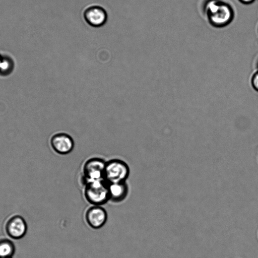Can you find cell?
Returning a JSON list of instances; mask_svg holds the SVG:
<instances>
[{"label": "cell", "instance_id": "cell-12", "mask_svg": "<svg viewBox=\"0 0 258 258\" xmlns=\"http://www.w3.org/2000/svg\"><path fill=\"white\" fill-rule=\"evenodd\" d=\"M252 84L253 88L258 91V72L255 73L252 77Z\"/></svg>", "mask_w": 258, "mask_h": 258}, {"label": "cell", "instance_id": "cell-5", "mask_svg": "<svg viewBox=\"0 0 258 258\" xmlns=\"http://www.w3.org/2000/svg\"><path fill=\"white\" fill-rule=\"evenodd\" d=\"M5 228L7 234L11 238L19 239L25 235L27 231V225L23 217L15 215L7 220Z\"/></svg>", "mask_w": 258, "mask_h": 258}, {"label": "cell", "instance_id": "cell-9", "mask_svg": "<svg viewBox=\"0 0 258 258\" xmlns=\"http://www.w3.org/2000/svg\"><path fill=\"white\" fill-rule=\"evenodd\" d=\"M109 201L115 203L123 201L128 193L126 182L108 183Z\"/></svg>", "mask_w": 258, "mask_h": 258}, {"label": "cell", "instance_id": "cell-2", "mask_svg": "<svg viewBox=\"0 0 258 258\" xmlns=\"http://www.w3.org/2000/svg\"><path fill=\"white\" fill-rule=\"evenodd\" d=\"M84 196L93 206H102L109 201L108 183L104 179L84 184Z\"/></svg>", "mask_w": 258, "mask_h": 258}, {"label": "cell", "instance_id": "cell-10", "mask_svg": "<svg viewBox=\"0 0 258 258\" xmlns=\"http://www.w3.org/2000/svg\"><path fill=\"white\" fill-rule=\"evenodd\" d=\"M15 62L13 58L8 55H1L0 58V76L7 77L14 70Z\"/></svg>", "mask_w": 258, "mask_h": 258}, {"label": "cell", "instance_id": "cell-1", "mask_svg": "<svg viewBox=\"0 0 258 258\" xmlns=\"http://www.w3.org/2000/svg\"><path fill=\"white\" fill-rule=\"evenodd\" d=\"M203 10L210 24L216 28L228 26L234 17L232 7L223 0H206Z\"/></svg>", "mask_w": 258, "mask_h": 258}, {"label": "cell", "instance_id": "cell-7", "mask_svg": "<svg viewBox=\"0 0 258 258\" xmlns=\"http://www.w3.org/2000/svg\"><path fill=\"white\" fill-rule=\"evenodd\" d=\"M50 143L54 151L60 155L68 154L74 148L73 138L64 133H58L53 135L50 138Z\"/></svg>", "mask_w": 258, "mask_h": 258}, {"label": "cell", "instance_id": "cell-8", "mask_svg": "<svg viewBox=\"0 0 258 258\" xmlns=\"http://www.w3.org/2000/svg\"><path fill=\"white\" fill-rule=\"evenodd\" d=\"M84 17L86 22L93 27H100L106 22L107 15L105 10L99 6H91L86 9Z\"/></svg>", "mask_w": 258, "mask_h": 258}, {"label": "cell", "instance_id": "cell-6", "mask_svg": "<svg viewBox=\"0 0 258 258\" xmlns=\"http://www.w3.org/2000/svg\"><path fill=\"white\" fill-rule=\"evenodd\" d=\"M87 224L94 229L102 228L106 223L108 215L101 206H92L86 211L85 215Z\"/></svg>", "mask_w": 258, "mask_h": 258}, {"label": "cell", "instance_id": "cell-13", "mask_svg": "<svg viewBox=\"0 0 258 258\" xmlns=\"http://www.w3.org/2000/svg\"><path fill=\"white\" fill-rule=\"evenodd\" d=\"M241 4L244 5H249L252 4L255 0H238Z\"/></svg>", "mask_w": 258, "mask_h": 258}, {"label": "cell", "instance_id": "cell-4", "mask_svg": "<svg viewBox=\"0 0 258 258\" xmlns=\"http://www.w3.org/2000/svg\"><path fill=\"white\" fill-rule=\"evenodd\" d=\"M106 162L103 159L98 157H93L86 160L82 169L83 184L104 179Z\"/></svg>", "mask_w": 258, "mask_h": 258}, {"label": "cell", "instance_id": "cell-3", "mask_svg": "<svg viewBox=\"0 0 258 258\" xmlns=\"http://www.w3.org/2000/svg\"><path fill=\"white\" fill-rule=\"evenodd\" d=\"M130 170L127 164L119 159H113L106 161L104 179L108 183L126 182Z\"/></svg>", "mask_w": 258, "mask_h": 258}, {"label": "cell", "instance_id": "cell-14", "mask_svg": "<svg viewBox=\"0 0 258 258\" xmlns=\"http://www.w3.org/2000/svg\"><path fill=\"white\" fill-rule=\"evenodd\" d=\"M1 54H0V58H1Z\"/></svg>", "mask_w": 258, "mask_h": 258}, {"label": "cell", "instance_id": "cell-15", "mask_svg": "<svg viewBox=\"0 0 258 258\" xmlns=\"http://www.w3.org/2000/svg\"></svg>", "mask_w": 258, "mask_h": 258}, {"label": "cell", "instance_id": "cell-11", "mask_svg": "<svg viewBox=\"0 0 258 258\" xmlns=\"http://www.w3.org/2000/svg\"><path fill=\"white\" fill-rule=\"evenodd\" d=\"M15 252L12 241L6 238L0 239V258H12Z\"/></svg>", "mask_w": 258, "mask_h": 258}]
</instances>
